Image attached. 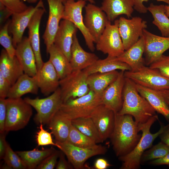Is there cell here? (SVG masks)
Instances as JSON below:
<instances>
[{
	"label": "cell",
	"instance_id": "obj_1",
	"mask_svg": "<svg viewBox=\"0 0 169 169\" xmlns=\"http://www.w3.org/2000/svg\"><path fill=\"white\" fill-rule=\"evenodd\" d=\"M139 131L138 123L131 115L115 113L114 127L110 138L116 156L125 155L133 149L141 136Z\"/></svg>",
	"mask_w": 169,
	"mask_h": 169
},
{
	"label": "cell",
	"instance_id": "obj_2",
	"mask_svg": "<svg viewBox=\"0 0 169 169\" xmlns=\"http://www.w3.org/2000/svg\"><path fill=\"white\" fill-rule=\"evenodd\" d=\"M156 111L146 100L138 91L135 83L125 77L123 92V104L120 115H129L134 118L138 124L146 122L156 115Z\"/></svg>",
	"mask_w": 169,
	"mask_h": 169
},
{
	"label": "cell",
	"instance_id": "obj_3",
	"mask_svg": "<svg viewBox=\"0 0 169 169\" xmlns=\"http://www.w3.org/2000/svg\"><path fill=\"white\" fill-rule=\"evenodd\" d=\"M158 120L156 115L151 117L146 122L138 124L139 131L142 134L137 145L130 153L119 157L122 162L121 169H137L140 168L141 156L146 150L151 148L154 140L159 136L163 131L164 126L161 125L158 131L152 133L150 128L153 123Z\"/></svg>",
	"mask_w": 169,
	"mask_h": 169
},
{
	"label": "cell",
	"instance_id": "obj_4",
	"mask_svg": "<svg viewBox=\"0 0 169 169\" xmlns=\"http://www.w3.org/2000/svg\"><path fill=\"white\" fill-rule=\"evenodd\" d=\"M102 104L101 95L90 90L86 95L70 99L63 103L59 110L66 117L72 120L90 117L95 109Z\"/></svg>",
	"mask_w": 169,
	"mask_h": 169
},
{
	"label": "cell",
	"instance_id": "obj_5",
	"mask_svg": "<svg viewBox=\"0 0 169 169\" xmlns=\"http://www.w3.org/2000/svg\"><path fill=\"white\" fill-rule=\"evenodd\" d=\"M24 100L36 110L37 113L34 120L39 125L41 123L47 125L63 103L59 87L46 98L32 99L27 97Z\"/></svg>",
	"mask_w": 169,
	"mask_h": 169
},
{
	"label": "cell",
	"instance_id": "obj_6",
	"mask_svg": "<svg viewBox=\"0 0 169 169\" xmlns=\"http://www.w3.org/2000/svg\"><path fill=\"white\" fill-rule=\"evenodd\" d=\"M7 99L5 131H17L24 128L33 114L32 107L21 98Z\"/></svg>",
	"mask_w": 169,
	"mask_h": 169
},
{
	"label": "cell",
	"instance_id": "obj_7",
	"mask_svg": "<svg viewBox=\"0 0 169 169\" xmlns=\"http://www.w3.org/2000/svg\"><path fill=\"white\" fill-rule=\"evenodd\" d=\"M59 146V148L66 156L68 161L75 169H83L87 168L85 165L86 161L90 157L98 155H104L107 151L105 146L97 144L88 147H77L65 142L55 141Z\"/></svg>",
	"mask_w": 169,
	"mask_h": 169
},
{
	"label": "cell",
	"instance_id": "obj_8",
	"mask_svg": "<svg viewBox=\"0 0 169 169\" xmlns=\"http://www.w3.org/2000/svg\"><path fill=\"white\" fill-rule=\"evenodd\" d=\"M88 76L83 70H74L60 79L59 87L63 103L89 93L90 90L87 82Z\"/></svg>",
	"mask_w": 169,
	"mask_h": 169
},
{
	"label": "cell",
	"instance_id": "obj_9",
	"mask_svg": "<svg viewBox=\"0 0 169 169\" xmlns=\"http://www.w3.org/2000/svg\"><path fill=\"white\" fill-rule=\"evenodd\" d=\"M113 24L109 21L98 41L96 48L108 56L117 57L125 51L119 33L118 19H115Z\"/></svg>",
	"mask_w": 169,
	"mask_h": 169
},
{
	"label": "cell",
	"instance_id": "obj_10",
	"mask_svg": "<svg viewBox=\"0 0 169 169\" xmlns=\"http://www.w3.org/2000/svg\"><path fill=\"white\" fill-rule=\"evenodd\" d=\"M124 76L135 83L155 90L169 89V79L156 69L144 66L136 71H126Z\"/></svg>",
	"mask_w": 169,
	"mask_h": 169
},
{
	"label": "cell",
	"instance_id": "obj_11",
	"mask_svg": "<svg viewBox=\"0 0 169 169\" xmlns=\"http://www.w3.org/2000/svg\"><path fill=\"white\" fill-rule=\"evenodd\" d=\"M63 3L64 9L62 19L70 21L79 29L88 47L91 51L94 52L95 49L94 41L84 24L82 14L83 9L85 6L86 1L67 0Z\"/></svg>",
	"mask_w": 169,
	"mask_h": 169
},
{
	"label": "cell",
	"instance_id": "obj_12",
	"mask_svg": "<svg viewBox=\"0 0 169 169\" xmlns=\"http://www.w3.org/2000/svg\"><path fill=\"white\" fill-rule=\"evenodd\" d=\"M118 21L119 32L125 50L143 35V30L147 27V22L139 17L131 19L121 17Z\"/></svg>",
	"mask_w": 169,
	"mask_h": 169
},
{
	"label": "cell",
	"instance_id": "obj_13",
	"mask_svg": "<svg viewBox=\"0 0 169 169\" xmlns=\"http://www.w3.org/2000/svg\"><path fill=\"white\" fill-rule=\"evenodd\" d=\"M84 24L96 43L105 30L109 21L106 13L101 8L89 3L85 7Z\"/></svg>",
	"mask_w": 169,
	"mask_h": 169
},
{
	"label": "cell",
	"instance_id": "obj_14",
	"mask_svg": "<svg viewBox=\"0 0 169 169\" xmlns=\"http://www.w3.org/2000/svg\"><path fill=\"white\" fill-rule=\"evenodd\" d=\"M49 14L45 31L43 36L47 53L54 44V38L59 28L60 20L62 19L64 9L61 0H47Z\"/></svg>",
	"mask_w": 169,
	"mask_h": 169
},
{
	"label": "cell",
	"instance_id": "obj_15",
	"mask_svg": "<svg viewBox=\"0 0 169 169\" xmlns=\"http://www.w3.org/2000/svg\"><path fill=\"white\" fill-rule=\"evenodd\" d=\"M40 8H44L43 0H39L35 7H28L25 11L12 15L8 31L12 35L13 44L15 48L22 40L25 30L28 27L33 16Z\"/></svg>",
	"mask_w": 169,
	"mask_h": 169
},
{
	"label": "cell",
	"instance_id": "obj_16",
	"mask_svg": "<svg viewBox=\"0 0 169 169\" xmlns=\"http://www.w3.org/2000/svg\"><path fill=\"white\" fill-rule=\"evenodd\" d=\"M124 71L120 70L116 79L110 84L101 95L102 104L118 113L123 104V92L125 81Z\"/></svg>",
	"mask_w": 169,
	"mask_h": 169
},
{
	"label": "cell",
	"instance_id": "obj_17",
	"mask_svg": "<svg viewBox=\"0 0 169 169\" xmlns=\"http://www.w3.org/2000/svg\"><path fill=\"white\" fill-rule=\"evenodd\" d=\"M143 35L145 41V64L148 66L169 49V37L157 35L146 29L143 30Z\"/></svg>",
	"mask_w": 169,
	"mask_h": 169
},
{
	"label": "cell",
	"instance_id": "obj_18",
	"mask_svg": "<svg viewBox=\"0 0 169 169\" xmlns=\"http://www.w3.org/2000/svg\"><path fill=\"white\" fill-rule=\"evenodd\" d=\"M115 113L101 104L94 110L90 117L96 127L104 142L110 137L113 131Z\"/></svg>",
	"mask_w": 169,
	"mask_h": 169
},
{
	"label": "cell",
	"instance_id": "obj_19",
	"mask_svg": "<svg viewBox=\"0 0 169 169\" xmlns=\"http://www.w3.org/2000/svg\"><path fill=\"white\" fill-rule=\"evenodd\" d=\"M34 77L39 89L44 96H49L59 87L60 79L49 60L44 62Z\"/></svg>",
	"mask_w": 169,
	"mask_h": 169
},
{
	"label": "cell",
	"instance_id": "obj_20",
	"mask_svg": "<svg viewBox=\"0 0 169 169\" xmlns=\"http://www.w3.org/2000/svg\"><path fill=\"white\" fill-rule=\"evenodd\" d=\"M78 28L70 21L63 19L60 22L59 28L55 36L54 44L69 61L71 50L74 35Z\"/></svg>",
	"mask_w": 169,
	"mask_h": 169
},
{
	"label": "cell",
	"instance_id": "obj_21",
	"mask_svg": "<svg viewBox=\"0 0 169 169\" xmlns=\"http://www.w3.org/2000/svg\"><path fill=\"white\" fill-rule=\"evenodd\" d=\"M15 56L23 69L24 73L30 76L36 74L38 69L35 55L28 37H23L16 47Z\"/></svg>",
	"mask_w": 169,
	"mask_h": 169
},
{
	"label": "cell",
	"instance_id": "obj_22",
	"mask_svg": "<svg viewBox=\"0 0 169 169\" xmlns=\"http://www.w3.org/2000/svg\"><path fill=\"white\" fill-rule=\"evenodd\" d=\"M44 8H38L33 16L28 26V38L34 53L38 70L43 65L40 50L39 27L43 16L45 12Z\"/></svg>",
	"mask_w": 169,
	"mask_h": 169
},
{
	"label": "cell",
	"instance_id": "obj_23",
	"mask_svg": "<svg viewBox=\"0 0 169 169\" xmlns=\"http://www.w3.org/2000/svg\"><path fill=\"white\" fill-rule=\"evenodd\" d=\"M145 41L143 35L135 44L117 57L120 61L128 65L132 71H136L145 66L144 53Z\"/></svg>",
	"mask_w": 169,
	"mask_h": 169
},
{
	"label": "cell",
	"instance_id": "obj_24",
	"mask_svg": "<svg viewBox=\"0 0 169 169\" xmlns=\"http://www.w3.org/2000/svg\"><path fill=\"white\" fill-rule=\"evenodd\" d=\"M99 59L94 53L85 51L79 42L76 33L74 36L71 50L70 63L73 71L83 70Z\"/></svg>",
	"mask_w": 169,
	"mask_h": 169
},
{
	"label": "cell",
	"instance_id": "obj_25",
	"mask_svg": "<svg viewBox=\"0 0 169 169\" xmlns=\"http://www.w3.org/2000/svg\"><path fill=\"white\" fill-rule=\"evenodd\" d=\"M135 0H103L100 7L109 21H113L119 16L125 15L129 18L134 11Z\"/></svg>",
	"mask_w": 169,
	"mask_h": 169
},
{
	"label": "cell",
	"instance_id": "obj_26",
	"mask_svg": "<svg viewBox=\"0 0 169 169\" xmlns=\"http://www.w3.org/2000/svg\"><path fill=\"white\" fill-rule=\"evenodd\" d=\"M0 73L12 85L24 72L19 62L15 56L11 58L5 49L0 56Z\"/></svg>",
	"mask_w": 169,
	"mask_h": 169
},
{
	"label": "cell",
	"instance_id": "obj_27",
	"mask_svg": "<svg viewBox=\"0 0 169 169\" xmlns=\"http://www.w3.org/2000/svg\"><path fill=\"white\" fill-rule=\"evenodd\" d=\"M130 71V66L119 60L117 57L108 56L104 59H98L93 64L83 70L88 75L92 74L105 73L115 70Z\"/></svg>",
	"mask_w": 169,
	"mask_h": 169
},
{
	"label": "cell",
	"instance_id": "obj_28",
	"mask_svg": "<svg viewBox=\"0 0 169 169\" xmlns=\"http://www.w3.org/2000/svg\"><path fill=\"white\" fill-rule=\"evenodd\" d=\"M38 89L34 77L24 73L11 86L7 97L10 99L20 98L28 93L37 95Z\"/></svg>",
	"mask_w": 169,
	"mask_h": 169
},
{
	"label": "cell",
	"instance_id": "obj_29",
	"mask_svg": "<svg viewBox=\"0 0 169 169\" xmlns=\"http://www.w3.org/2000/svg\"><path fill=\"white\" fill-rule=\"evenodd\" d=\"M47 125L54 136L55 141L59 142L66 141L72 125L71 120L64 116L59 110Z\"/></svg>",
	"mask_w": 169,
	"mask_h": 169
},
{
	"label": "cell",
	"instance_id": "obj_30",
	"mask_svg": "<svg viewBox=\"0 0 169 169\" xmlns=\"http://www.w3.org/2000/svg\"><path fill=\"white\" fill-rule=\"evenodd\" d=\"M135 84L140 95L146 100L156 111L163 116L169 122V107L157 91L136 83Z\"/></svg>",
	"mask_w": 169,
	"mask_h": 169
},
{
	"label": "cell",
	"instance_id": "obj_31",
	"mask_svg": "<svg viewBox=\"0 0 169 169\" xmlns=\"http://www.w3.org/2000/svg\"><path fill=\"white\" fill-rule=\"evenodd\" d=\"M119 72L115 70L109 72L97 73L88 76L87 82L90 90L101 95L104 90L117 78Z\"/></svg>",
	"mask_w": 169,
	"mask_h": 169
},
{
	"label": "cell",
	"instance_id": "obj_32",
	"mask_svg": "<svg viewBox=\"0 0 169 169\" xmlns=\"http://www.w3.org/2000/svg\"><path fill=\"white\" fill-rule=\"evenodd\" d=\"M47 54L49 55V60L54 67L60 79L73 71L69 61L54 44L50 47Z\"/></svg>",
	"mask_w": 169,
	"mask_h": 169
},
{
	"label": "cell",
	"instance_id": "obj_33",
	"mask_svg": "<svg viewBox=\"0 0 169 169\" xmlns=\"http://www.w3.org/2000/svg\"><path fill=\"white\" fill-rule=\"evenodd\" d=\"M55 150L50 148L39 150L34 149L28 151H17L16 152L23 161L28 169H36L41 161L53 153Z\"/></svg>",
	"mask_w": 169,
	"mask_h": 169
},
{
	"label": "cell",
	"instance_id": "obj_34",
	"mask_svg": "<svg viewBox=\"0 0 169 169\" xmlns=\"http://www.w3.org/2000/svg\"><path fill=\"white\" fill-rule=\"evenodd\" d=\"M147 9L153 18L152 23L157 27L162 36L169 37V18L166 14L165 5H156L151 3Z\"/></svg>",
	"mask_w": 169,
	"mask_h": 169
},
{
	"label": "cell",
	"instance_id": "obj_35",
	"mask_svg": "<svg viewBox=\"0 0 169 169\" xmlns=\"http://www.w3.org/2000/svg\"><path fill=\"white\" fill-rule=\"evenodd\" d=\"M72 125L97 144L103 142L93 121L90 117H80L71 120Z\"/></svg>",
	"mask_w": 169,
	"mask_h": 169
},
{
	"label": "cell",
	"instance_id": "obj_36",
	"mask_svg": "<svg viewBox=\"0 0 169 169\" xmlns=\"http://www.w3.org/2000/svg\"><path fill=\"white\" fill-rule=\"evenodd\" d=\"M66 142L74 146L84 148L90 147L97 144L93 140L82 133L72 125Z\"/></svg>",
	"mask_w": 169,
	"mask_h": 169
},
{
	"label": "cell",
	"instance_id": "obj_37",
	"mask_svg": "<svg viewBox=\"0 0 169 169\" xmlns=\"http://www.w3.org/2000/svg\"><path fill=\"white\" fill-rule=\"evenodd\" d=\"M169 152V147L161 141L146 151L141 159V163L161 158Z\"/></svg>",
	"mask_w": 169,
	"mask_h": 169
},
{
	"label": "cell",
	"instance_id": "obj_38",
	"mask_svg": "<svg viewBox=\"0 0 169 169\" xmlns=\"http://www.w3.org/2000/svg\"><path fill=\"white\" fill-rule=\"evenodd\" d=\"M10 20L7 22L0 30V44L9 55L13 58L15 55L16 48L13 46L12 38L9 34L8 27Z\"/></svg>",
	"mask_w": 169,
	"mask_h": 169
},
{
	"label": "cell",
	"instance_id": "obj_39",
	"mask_svg": "<svg viewBox=\"0 0 169 169\" xmlns=\"http://www.w3.org/2000/svg\"><path fill=\"white\" fill-rule=\"evenodd\" d=\"M3 159L4 163L9 169H27L21 158L16 152L13 151L8 143Z\"/></svg>",
	"mask_w": 169,
	"mask_h": 169
},
{
	"label": "cell",
	"instance_id": "obj_40",
	"mask_svg": "<svg viewBox=\"0 0 169 169\" xmlns=\"http://www.w3.org/2000/svg\"><path fill=\"white\" fill-rule=\"evenodd\" d=\"M39 130L37 132L36 140L38 146H42L51 145L55 146L58 148L59 145L53 141L51 134L45 130L43 127V125L41 123L39 125Z\"/></svg>",
	"mask_w": 169,
	"mask_h": 169
},
{
	"label": "cell",
	"instance_id": "obj_41",
	"mask_svg": "<svg viewBox=\"0 0 169 169\" xmlns=\"http://www.w3.org/2000/svg\"><path fill=\"white\" fill-rule=\"evenodd\" d=\"M149 66L151 68L158 70L162 76L169 79V55L163 54Z\"/></svg>",
	"mask_w": 169,
	"mask_h": 169
},
{
	"label": "cell",
	"instance_id": "obj_42",
	"mask_svg": "<svg viewBox=\"0 0 169 169\" xmlns=\"http://www.w3.org/2000/svg\"><path fill=\"white\" fill-rule=\"evenodd\" d=\"M3 4L13 14L25 11L28 7L21 0H0Z\"/></svg>",
	"mask_w": 169,
	"mask_h": 169
},
{
	"label": "cell",
	"instance_id": "obj_43",
	"mask_svg": "<svg viewBox=\"0 0 169 169\" xmlns=\"http://www.w3.org/2000/svg\"><path fill=\"white\" fill-rule=\"evenodd\" d=\"M60 151L55 150L53 153L44 159L38 165L37 169H53L56 166Z\"/></svg>",
	"mask_w": 169,
	"mask_h": 169
},
{
	"label": "cell",
	"instance_id": "obj_44",
	"mask_svg": "<svg viewBox=\"0 0 169 169\" xmlns=\"http://www.w3.org/2000/svg\"><path fill=\"white\" fill-rule=\"evenodd\" d=\"M7 115V99L0 98V133L5 131Z\"/></svg>",
	"mask_w": 169,
	"mask_h": 169
},
{
	"label": "cell",
	"instance_id": "obj_45",
	"mask_svg": "<svg viewBox=\"0 0 169 169\" xmlns=\"http://www.w3.org/2000/svg\"><path fill=\"white\" fill-rule=\"evenodd\" d=\"M11 85L2 74L0 73V98L6 99Z\"/></svg>",
	"mask_w": 169,
	"mask_h": 169
},
{
	"label": "cell",
	"instance_id": "obj_46",
	"mask_svg": "<svg viewBox=\"0 0 169 169\" xmlns=\"http://www.w3.org/2000/svg\"><path fill=\"white\" fill-rule=\"evenodd\" d=\"M149 0H135L134 6V9L137 12L141 13H146L148 11L147 7H146L143 4L144 2H147ZM157 1L162 2L169 4V0H156Z\"/></svg>",
	"mask_w": 169,
	"mask_h": 169
},
{
	"label": "cell",
	"instance_id": "obj_47",
	"mask_svg": "<svg viewBox=\"0 0 169 169\" xmlns=\"http://www.w3.org/2000/svg\"><path fill=\"white\" fill-rule=\"evenodd\" d=\"M64 154L60 152L59 160L55 167L56 169H71L74 167L68 161H67L64 157Z\"/></svg>",
	"mask_w": 169,
	"mask_h": 169
},
{
	"label": "cell",
	"instance_id": "obj_48",
	"mask_svg": "<svg viewBox=\"0 0 169 169\" xmlns=\"http://www.w3.org/2000/svg\"><path fill=\"white\" fill-rule=\"evenodd\" d=\"M7 132L0 133V159H3L5 154L8 143L6 140V136Z\"/></svg>",
	"mask_w": 169,
	"mask_h": 169
},
{
	"label": "cell",
	"instance_id": "obj_49",
	"mask_svg": "<svg viewBox=\"0 0 169 169\" xmlns=\"http://www.w3.org/2000/svg\"><path fill=\"white\" fill-rule=\"evenodd\" d=\"M111 166L105 159L99 158L95 161L94 167L96 169H106Z\"/></svg>",
	"mask_w": 169,
	"mask_h": 169
},
{
	"label": "cell",
	"instance_id": "obj_50",
	"mask_svg": "<svg viewBox=\"0 0 169 169\" xmlns=\"http://www.w3.org/2000/svg\"><path fill=\"white\" fill-rule=\"evenodd\" d=\"M159 136L161 141L169 147V124L164 126L163 131Z\"/></svg>",
	"mask_w": 169,
	"mask_h": 169
},
{
	"label": "cell",
	"instance_id": "obj_51",
	"mask_svg": "<svg viewBox=\"0 0 169 169\" xmlns=\"http://www.w3.org/2000/svg\"><path fill=\"white\" fill-rule=\"evenodd\" d=\"M150 163L154 165H166L169 166V152L163 157L151 161Z\"/></svg>",
	"mask_w": 169,
	"mask_h": 169
},
{
	"label": "cell",
	"instance_id": "obj_52",
	"mask_svg": "<svg viewBox=\"0 0 169 169\" xmlns=\"http://www.w3.org/2000/svg\"><path fill=\"white\" fill-rule=\"evenodd\" d=\"M1 23L13 14L2 4L0 3Z\"/></svg>",
	"mask_w": 169,
	"mask_h": 169
},
{
	"label": "cell",
	"instance_id": "obj_53",
	"mask_svg": "<svg viewBox=\"0 0 169 169\" xmlns=\"http://www.w3.org/2000/svg\"><path fill=\"white\" fill-rule=\"evenodd\" d=\"M156 90L163 98L169 107V89H161Z\"/></svg>",
	"mask_w": 169,
	"mask_h": 169
},
{
	"label": "cell",
	"instance_id": "obj_54",
	"mask_svg": "<svg viewBox=\"0 0 169 169\" xmlns=\"http://www.w3.org/2000/svg\"><path fill=\"white\" fill-rule=\"evenodd\" d=\"M165 13L166 16L169 17V4L167 5H165Z\"/></svg>",
	"mask_w": 169,
	"mask_h": 169
},
{
	"label": "cell",
	"instance_id": "obj_55",
	"mask_svg": "<svg viewBox=\"0 0 169 169\" xmlns=\"http://www.w3.org/2000/svg\"><path fill=\"white\" fill-rule=\"evenodd\" d=\"M23 0L24 1H26L29 3H36V2H37L38 1H39V0Z\"/></svg>",
	"mask_w": 169,
	"mask_h": 169
},
{
	"label": "cell",
	"instance_id": "obj_56",
	"mask_svg": "<svg viewBox=\"0 0 169 169\" xmlns=\"http://www.w3.org/2000/svg\"><path fill=\"white\" fill-rule=\"evenodd\" d=\"M63 2L67 0H61ZM86 1H88L90 2V3H95V1L94 0H84Z\"/></svg>",
	"mask_w": 169,
	"mask_h": 169
}]
</instances>
